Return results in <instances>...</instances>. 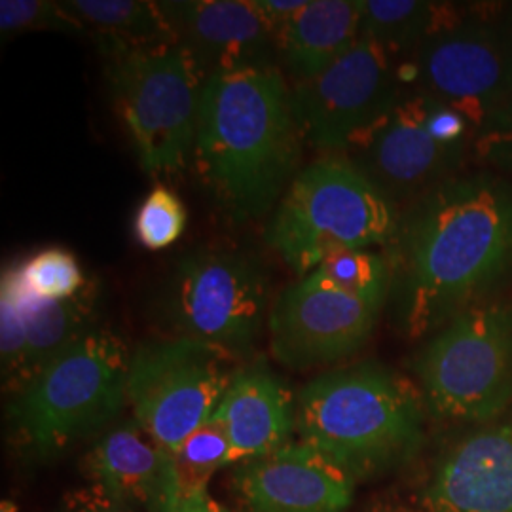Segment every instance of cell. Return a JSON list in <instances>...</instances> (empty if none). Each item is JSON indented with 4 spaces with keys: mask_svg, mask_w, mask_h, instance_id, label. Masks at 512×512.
Instances as JSON below:
<instances>
[{
    "mask_svg": "<svg viewBox=\"0 0 512 512\" xmlns=\"http://www.w3.org/2000/svg\"><path fill=\"white\" fill-rule=\"evenodd\" d=\"M512 283V181L456 175L421 198L403 236L397 298L403 329L421 338Z\"/></svg>",
    "mask_w": 512,
    "mask_h": 512,
    "instance_id": "1",
    "label": "cell"
},
{
    "mask_svg": "<svg viewBox=\"0 0 512 512\" xmlns=\"http://www.w3.org/2000/svg\"><path fill=\"white\" fill-rule=\"evenodd\" d=\"M302 143L293 92L277 67H245L205 78L194 164L230 219H258L279 203L298 175Z\"/></svg>",
    "mask_w": 512,
    "mask_h": 512,
    "instance_id": "2",
    "label": "cell"
},
{
    "mask_svg": "<svg viewBox=\"0 0 512 512\" xmlns=\"http://www.w3.org/2000/svg\"><path fill=\"white\" fill-rule=\"evenodd\" d=\"M425 403L401 374L374 363L327 372L300 391L296 431L355 480L382 475L420 450Z\"/></svg>",
    "mask_w": 512,
    "mask_h": 512,
    "instance_id": "3",
    "label": "cell"
},
{
    "mask_svg": "<svg viewBox=\"0 0 512 512\" xmlns=\"http://www.w3.org/2000/svg\"><path fill=\"white\" fill-rule=\"evenodd\" d=\"M129 359L124 340L103 327L59 353L12 397L8 420L19 446L57 458L109 425L128 403Z\"/></svg>",
    "mask_w": 512,
    "mask_h": 512,
    "instance_id": "4",
    "label": "cell"
},
{
    "mask_svg": "<svg viewBox=\"0 0 512 512\" xmlns=\"http://www.w3.org/2000/svg\"><path fill=\"white\" fill-rule=\"evenodd\" d=\"M397 228L395 205L376 184L351 162L325 158L298 171L266 239L306 277L332 253L384 245Z\"/></svg>",
    "mask_w": 512,
    "mask_h": 512,
    "instance_id": "5",
    "label": "cell"
},
{
    "mask_svg": "<svg viewBox=\"0 0 512 512\" xmlns=\"http://www.w3.org/2000/svg\"><path fill=\"white\" fill-rule=\"evenodd\" d=\"M114 107L148 173L177 171L194 150L202 71L179 40L101 42Z\"/></svg>",
    "mask_w": 512,
    "mask_h": 512,
    "instance_id": "6",
    "label": "cell"
},
{
    "mask_svg": "<svg viewBox=\"0 0 512 512\" xmlns=\"http://www.w3.org/2000/svg\"><path fill=\"white\" fill-rule=\"evenodd\" d=\"M421 397L440 420L488 423L512 406V302L494 298L435 332L418 359Z\"/></svg>",
    "mask_w": 512,
    "mask_h": 512,
    "instance_id": "7",
    "label": "cell"
},
{
    "mask_svg": "<svg viewBox=\"0 0 512 512\" xmlns=\"http://www.w3.org/2000/svg\"><path fill=\"white\" fill-rule=\"evenodd\" d=\"M236 355L186 336L131 353L126 397L135 423L169 454L211 420L238 368Z\"/></svg>",
    "mask_w": 512,
    "mask_h": 512,
    "instance_id": "8",
    "label": "cell"
},
{
    "mask_svg": "<svg viewBox=\"0 0 512 512\" xmlns=\"http://www.w3.org/2000/svg\"><path fill=\"white\" fill-rule=\"evenodd\" d=\"M421 92L478 128L512 103V14L456 10L416 54Z\"/></svg>",
    "mask_w": 512,
    "mask_h": 512,
    "instance_id": "9",
    "label": "cell"
},
{
    "mask_svg": "<svg viewBox=\"0 0 512 512\" xmlns=\"http://www.w3.org/2000/svg\"><path fill=\"white\" fill-rule=\"evenodd\" d=\"M268 281L255 258L234 251H200L184 258L165 294L175 336L194 338L241 357L264 325Z\"/></svg>",
    "mask_w": 512,
    "mask_h": 512,
    "instance_id": "10",
    "label": "cell"
},
{
    "mask_svg": "<svg viewBox=\"0 0 512 512\" xmlns=\"http://www.w3.org/2000/svg\"><path fill=\"white\" fill-rule=\"evenodd\" d=\"M401 65L370 38L361 40L308 82L294 84L302 137L323 152L359 147L401 101Z\"/></svg>",
    "mask_w": 512,
    "mask_h": 512,
    "instance_id": "11",
    "label": "cell"
},
{
    "mask_svg": "<svg viewBox=\"0 0 512 512\" xmlns=\"http://www.w3.org/2000/svg\"><path fill=\"white\" fill-rule=\"evenodd\" d=\"M380 310L306 275L275 300L268 317L270 348L289 368L336 363L365 346Z\"/></svg>",
    "mask_w": 512,
    "mask_h": 512,
    "instance_id": "12",
    "label": "cell"
},
{
    "mask_svg": "<svg viewBox=\"0 0 512 512\" xmlns=\"http://www.w3.org/2000/svg\"><path fill=\"white\" fill-rule=\"evenodd\" d=\"M469 147L440 143L425 124V93L401 97L397 107L353 152L355 165L385 196L425 198L454 179Z\"/></svg>",
    "mask_w": 512,
    "mask_h": 512,
    "instance_id": "13",
    "label": "cell"
},
{
    "mask_svg": "<svg viewBox=\"0 0 512 512\" xmlns=\"http://www.w3.org/2000/svg\"><path fill=\"white\" fill-rule=\"evenodd\" d=\"M232 482L245 512H344L357 480L298 440L241 461Z\"/></svg>",
    "mask_w": 512,
    "mask_h": 512,
    "instance_id": "14",
    "label": "cell"
},
{
    "mask_svg": "<svg viewBox=\"0 0 512 512\" xmlns=\"http://www.w3.org/2000/svg\"><path fill=\"white\" fill-rule=\"evenodd\" d=\"M423 507L427 512H512V406L442 454Z\"/></svg>",
    "mask_w": 512,
    "mask_h": 512,
    "instance_id": "15",
    "label": "cell"
},
{
    "mask_svg": "<svg viewBox=\"0 0 512 512\" xmlns=\"http://www.w3.org/2000/svg\"><path fill=\"white\" fill-rule=\"evenodd\" d=\"M175 38L196 61L202 74L272 65L279 35L245 0L160 2Z\"/></svg>",
    "mask_w": 512,
    "mask_h": 512,
    "instance_id": "16",
    "label": "cell"
},
{
    "mask_svg": "<svg viewBox=\"0 0 512 512\" xmlns=\"http://www.w3.org/2000/svg\"><path fill=\"white\" fill-rule=\"evenodd\" d=\"M86 471L120 511L177 512L183 499L175 456L137 423L114 427L97 440L86 456Z\"/></svg>",
    "mask_w": 512,
    "mask_h": 512,
    "instance_id": "17",
    "label": "cell"
},
{
    "mask_svg": "<svg viewBox=\"0 0 512 512\" xmlns=\"http://www.w3.org/2000/svg\"><path fill=\"white\" fill-rule=\"evenodd\" d=\"M224 427L232 463L260 458L291 442L296 404L287 384L266 363L238 368L213 416Z\"/></svg>",
    "mask_w": 512,
    "mask_h": 512,
    "instance_id": "18",
    "label": "cell"
},
{
    "mask_svg": "<svg viewBox=\"0 0 512 512\" xmlns=\"http://www.w3.org/2000/svg\"><path fill=\"white\" fill-rule=\"evenodd\" d=\"M2 281L10 285L16 296L25 327V365L19 393L59 353L97 329L95 313L99 294L97 285L88 283L73 298L44 300L23 287L19 268H6Z\"/></svg>",
    "mask_w": 512,
    "mask_h": 512,
    "instance_id": "19",
    "label": "cell"
},
{
    "mask_svg": "<svg viewBox=\"0 0 512 512\" xmlns=\"http://www.w3.org/2000/svg\"><path fill=\"white\" fill-rule=\"evenodd\" d=\"M361 6L355 0H308L279 33V50L296 84L327 71L361 40Z\"/></svg>",
    "mask_w": 512,
    "mask_h": 512,
    "instance_id": "20",
    "label": "cell"
},
{
    "mask_svg": "<svg viewBox=\"0 0 512 512\" xmlns=\"http://www.w3.org/2000/svg\"><path fill=\"white\" fill-rule=\"evenodd\" d=\"M363 35L380 44L387 54H418L452 8L421 0H359Z\"/></svg>",
    "mask_w": 512,
    "mask_h": 512,
    "instance_id": "21",
    "label": "cell"
},
{
    "mask_svg": "<svg viewBox=\"0 0 512 512\" xmlns=\"http://www.w3.org/2000/svg\"><path fill=\"white\" fill-rule=\"evenodd\" d=\"M67 10L84 29L92 27L101 42L148 44L177 40L160 2L148 0H71Z\"/></svg>",
    "mask_w": 512,
    "mask_h": 512,
    "instance_id": "22",
    "label": "cell"
},
{
    "mask_svg": "<svg viewBox=\"0 0 512 512\" xmlns=\"http://www.w3.org/2000/svg\"><path fill=\"white\" fill-rule=\"evenodd\" d=\"M311 275L378 308L384 306L391 283V268L387 260L370 249L336 251L327 256Z\"/></svg>",
    "mask_w": 512,
    "mask_h": 512,
    "instance_id": "23",
    "label": "cell"
},
{
    "mask_svg": "<svg viewBox=\"0 0 512 512\" xmlns=\"http://www.w3.org/2000/svg\"><path fill=\"white\" fill-rule=\"evenodd\" d=\"M183 495L207 488V480L232 463V446L224 427L215 418L194 431L175 454Z\"/></svg>",
    "mask_w": 512,
    "mask_h": 512,
    "instance_id": "24",
    "label": "cell"
},
{
    "mask_svg": "<svg viewBox=\"0 0 512 512\" xmlns=\"http://www.w3.org/2000/svg\"><path fill=\"white\" fill-rule=\"evenodd\" d=\"M23 287L44 300H67L80 293L90 281L73 253L44 249L19 266Z\"/></svg>",
    "mask_w": 512,
    "mask_h": 512,
    "instance_id": "25",
    "label": "cell"
},
{
    "mask_svg": "<svg viewBox=\"0 0 512 512\" xmlns=\"http://www.w3.org/2000/svg\"><path fill=\"white\" fill-rule=\"evenodd\" d=\"M186 219V209L179 196L160 184L148 194L137 211L135 236L143 247L160 251L183 236Z\"/></svg>",
    "mask_w": 512,
    "mask_h": 512,
    "instance_id": "26",
    "label": "cell"
},
{
    "mask_svg": "<svg viewBox=\"0 0 512 512\" xmlns=\"http://www.w3.org/2000/svg\"><path fill=\"white\" fill-rule=\"evenodd\" d=\"M2 35L19 31H61L82 33L84 25L67 10L65 2L50 0H2L0 2Z\"/></svg>",
    "mask_w": 512,
    "mask_h": 512,
    "instance_id": "27",
    "label": "cell"
},
{
    "mask_svg": "<svg viewBox=\"0 0 512 512\" xmlns=\"http://www.w3.org/2000/svg\"><path fill=\"white\" fill-rule=\"evenodd\" d=\"M0 365L2 387L12 397L18 393L25 365V327L18 300L10 285L0 279Z\"/></svg>",
    "mask_w": 512,
    "mask_h": 512,
    "instance_id": "28",
    "label": "cell"
},
{
    "mask_svg": "<svg viewBox=\"0 0 512 512\" xmlns=\"http://www.w3.org/2000/svg\"><path fill=\"white\" fill-rule=\"evenodd\" d=\"M473 156L486 171L512 181V103L478 128Z\"/></svg>",
    "mask_w": 512,
    "mask_h": 512,
    "instance_id": "29",
    "label": "cell"
},
{
    "mask_svg": "<svg viewBox=\"0 0 512 512\" xmlns=\"http://www.w3.org/2000/svg\"><path fill=\"white\" fill-rule=\"evenodd\" d=\"M255 4L260 14L279 35L283 27L289 21H293L298 16V12L308 4V0H256Z\"/></svg>",
    "mask_w": 512,
    "mask_h": 512,
    "instance_id": "30",
    "label": "cell"
},
{
    "mask_svg": "<svg viewBox=\"0 0 512 512\" xmlns=\"http://www.w3.org/2000/svg\"><path fill=\"white\" fill-rule=\"evenodd\" d=\"M114 507L99 488H86L67 494L54 512H105Z\"/></svg>",
    "mask_w": 512,
    "mask_h": 512,
    "instance_id": "31",
    "label": "cell"
},
{
    "mask_svg": "<svg viewBox=\"0 0 512 512\" xmlns=\"http://www.w3.org/2000/svg\"><path fill=\"white\" fill-rule=\"evenodd\" d=\"M177 512H230L226 511L222 505H219L209 492L207 488H200L194 492H188L183 495L179 509Z\"/></svg>",
    "mask_w": 512,
    "mask_h": 512,
    "instance_id": "32",
    "label": "cell"
},
{
    "mask_svg": "<svg viewBox=\"0 0 512 512\" xmlns=\"http://www.w3.org/2000/svg\"><path fill=\"white\" fill-rule=\"evenodd\" d=\"M105 512H126V511H120V509H116V507H110L109 511Z\"/></svg>",
    "mask_w": 512,
    "mask_h": 512,
    "instance_id": "33",
    "label": "cell"
}]
</instances>
